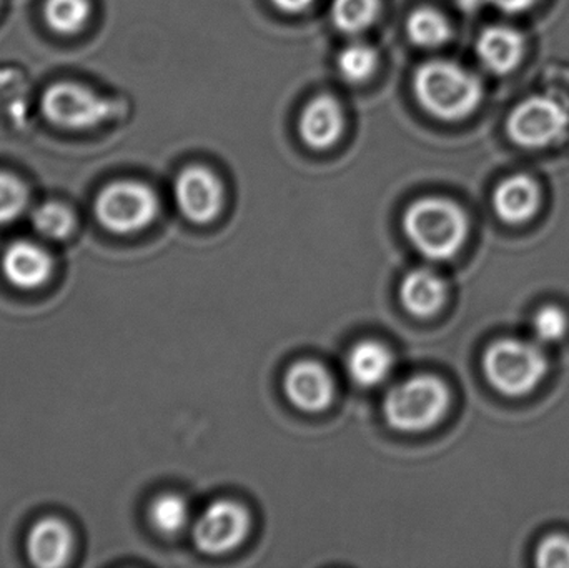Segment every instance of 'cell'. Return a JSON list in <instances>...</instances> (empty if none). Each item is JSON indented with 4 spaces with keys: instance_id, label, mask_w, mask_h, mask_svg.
Wrapping results in <instances>:
<instances>
[{
    "instance_id": "28",
    "label": "cell",
    "mask_w": 569,
    "mask_h": 568,
    "mask_svg": "<svg viewBox=\"0 0 569 568\" xmlns=\"http://www.w3.org/2000/svg\"><path fill=\"white\" fill-rule=\"evenodd\" d=\"M277 9L283 10L288 13H298L307 10L315 0H272Z\"/></svg>"
},
{
    "instance_id": "20",
    "label": "cell",
    "mask_w": 569,
    "mask_h": 568,
    "mask_svg": "<svg viewBox=\"0 0 569 568\" xmlns=\"http://www.w3.org/2000/svg\"><path fill=\"white\" fill-rule=\"evenodd\" d=\"M380 0H331V22L341 32L357 36L373 26Z\"/></svg>"
},
{
    "instance_id": "5",
    "label": "cell",
    "mask_w": 569,
    "mask_h": 568,
    "mask_svg": "<svg viewBox=\"0 0 569 568\" xmlns=\"http://www.w3.org/2000/svg\"><path fill=\"white\" fill-rule=\"evenodd\" d=\"M97 220L120 236L136 233L152 223L159 212V199L146 183L120 180L110 183L96 200Z\"/></svg>"
},
{
    "instance_id": "6",
    "label": "cell",
    "mask_w": 569,
    "mask_h": 568,
    "mask_svg": "<svg viewBox=\"0 0 569 568\" xmlns=\"http://www.w3.org/2000/svg\"><path fill=\"white\" fill-rule=\"evenodd\" d=\"M569 112L553 97L535 96L515 107L507 132L517 146L545 149L567 136Z\"/></svg>"
},
{
    "instance_id": "9",
    "label": "cell",
    "mask_w": 569,
    "mask_h": 568,
    "mask_svg": "<svg viewBox=\"0 0 569 568\" xmlns=\"http://www.w3.org/2000/svg\"><path fill=\"white\" fill-rule=\"evenodd\" d=\"M180 212L193 223H209L223 206V187L212 170L192 166L182 170L173 186Z\"/></svg>"
},
{
    "instance_id": "14",
    "label": "cell",
    "mask_w": 569,
    "mask_h": 568,
    "mask_svg": "<svg viewBox=\"0 0 569 568\" xmlns=\"http://www.w3.org/2000/svg\"><path fill=\"white\" fill-rule=\"evenodd\" d=\"M72 552V534L62 520L42 519L27 536V556L33 566L59 568L66 566Z\"/></svg>"
},
{
    "instance_id": "3",
    "label": "cell",
    "mask_w": 569,
    "mask_h": 568,
    "mask_svg": "<svg viewBox=\"0 0 569 568\" xmlns=\"http://www.w3.org/2000/svg\"><path fill=\"white\" fill-rule=\"evenodd\" d=\"M450 406V392L433 376H413L388 390L383 416L398 432H423L437 426Z\"/></svg>"
},
{
    "instance_id": "2",
    "label": "cell",
    "mask_w": 569,
    "mask_h": 568,
    "mask_svg": "<svg viewBox=\"0 0 569 568\" xmlns=\"http://www.w3.org/2000/svg\"><path fill=\"white\" fill-rule=\"evenodd\" d=\"M403 229L411 246L430 260L457 256L468 236L461 207L443 197H425L408 207Z\"/></svg>"
},
{
    "instance_id": "22",
    "label": "cell",
    "mask_w": 569,
    "mask_h": 568,
    "mask_svg": "<svg viewBox=\"0 0 569 568\" xmlns=\"http://www.w3.org/2000/svg\"><path fill=\"white\" fill-rule=\"evenodd\" d=\"M47 23L59 33H76L89 19V0H47L43 7Z\"/></svg>"
},
{
    "instance_id": "18",
    "label": "cell",
    "mask_w": 569,
    "mask_h": 568,
    "mask_svg": "<svg viewBox=\"0 0 569 568\" xmlns=\"http://www.w3.org/2000/svg\"><path fill=\"white\" fill-rule=\"evenodd\" d=\"M407 32L415 46L438 49L450 40L451 27L443 13L421 7L408 17Z\"/></svg>"
},
{
    "instance_id": "11",
    "label": "cell",
    "mask_w": 569,
    "mask_h": 568,
    "mask_svg": "<svg viewBox=\"0 0 569 568\" xmlns=\"http://www.w3.org/2000/svg\"><path fill=\"white\" fill-rule=\"evenodd\" d=\"M52 267L49 252L30 240H16L2 256L3 277L17 289L33 290L43 286Z\"/></svg>"
},
{
    "instance_id": "21",
    "label": "cell",
    "mask_w": 569,
    "mask_h": 568,
    "mask_svg": "<svg viewBox=\"0 0 569 568\" xmlns=\"http://www.w3.org/2000/svg\"><path fill=\"white\" fill-rule=\"evenodd\" d=\"M378 52L363 42L350 43L338 56V72L347 82H367L378 69Z\"/></svg>"
},
{
    "instance_id": "12",
    "label": "cell",
    "mask_w": 569,
    "mask_h": 568,
    "mask_svg": "<svg viewBox=\"0 0 569 568\" xmlns=\"http://www.w3.org/2000/svg\"><path fill=\"white\" fill-rule=\"evenodd\" d=\"M527 52V40L520 30L507 26L485 29L477 40V56L485 69L497 76L513 72Z\"/></svg>"
},
{
    "instance_id": "17",
    "label": "cell",
    "mask_w": 569,
    "mask_h": 568,
    "mask_svg": "<svg viewBox=\"0 0 569 568\" xmlns=\"http://www.w3.org/2000/svg\"><path fill=\"white\" fill-rule=\"evenodd\" d=\"M395 357L391 350L377 340L357 343L347 356V373L351 382L371 389L380 386L393 372Z\"/></svg>"
},
{
    "instance_id": "24",
    "label": "cell",
    "mask_w": 569,
    "mask_h": 568,
    "mask_svg": "<svg viewBox=\"0 0 569 568\" xmlns=\"http://www.w3.org/2000/svg\"><path fill=\"white\" fill-rule=\"evenodd\" d=\"M27 190L19 179L0 172V226L16 220L26 210Z\"/></svg>"
},
{
    "instance_id": "8",
    "label": "cell",
    "mask_w": 569,
    "mask_h": 568,
    "mask_svg": "<svg viewBox=\"0 0 569 568\" xmlns=\"http://www.w3.org/2000/svg\"><path fill=\"white\" fill-rule=\"evenodd\" d=\"M249 529L250 516L242 504L216 500L196 520L193 542L207 556H223L243 542Z\"/></svg>"
},
{
    "instance_id": "16",
    "label": "cell",
    "mask_w": 569,
    "mask_h": 568,
    "mask_svg": "<svg viewBox=\"0 0 569 568\" xmlns=\"http://www.w3.org/2000/svg\"><path fill=\"white\" fill-rule=\"evenodd\" d=\"M540 187L527 176L503 180L493 193L497 216L507 223H523L540 209Z\"/></svg>"
},
{
    "instance_id": "26",
    "label": "cell",
    "mask_w": 569,
    "mask_h": 568,
    "mask_svg": "<svg viewBox=\"0 0 569 568\" xmlns=\"http://www.w3.org/2000/svg\"><path fill=\"white\" fill-rule=\"evenodd\" d=\"M537 566L541 568H569V539L563 536L548 537L537 552Z\"/></svg>"
},
{
    "instance_id": "15",
    "label": "cell",
    "mask_w": 569,
    "mask_h": 568,
    "mask_svg": "<svg viewBox=\"0 0 569 568\" xmlns=\"http://www.w3.org/2000/svg\"><path fill=\"white\" fill-rule=\"evenodd\" d=\"M448 287L443 277L428 267L411 270L401 280L400 300L415 317H431L447 302Z\"/></svg>"
},
{
    "instance_id": "19",
    "label": "cell",
    "mask_w": 569,
    "mask_h": 568,
    "mask_svg": "<svg viewBox=\"0 0 569 568\" xmlns=\"http://www.w3.org/2000/svg\"><path fill=\"white\" fill-rule=\"evenodd\" d=\"M190 517L189 502L179 494H162L150 504V524L162 536H179L189 526Z\"/></svg>"
},
{
    "instance_id": "23",
    "label": "cell",
    "mask_w": 569,
    "mask_h": 568,
    "mask_svg": "<svg viewBox=\"0 0 569 568\" xmlns=\"http://www.w3.org/2000/svg\"><path fill=\"white\" fill-rule=\"evenodd\" d=\"M32 223L40 236L49 240H62L76 226L73 213L62 203L47 202L33 210Z\"/></svg>"
},
{
    "instance_id": "27",
    "label": "cell",
    "mask_w": 569,
    "mask_h": 568,
    "mask_svg": "<svg viewBox=\"0 0 569 568\" xmlns=\"http://www.w3.org/2000/svg\"><path fill=\"white\" fill-rule=\"evenodd\" d=\"M537 2L538 0H488V3L507 13L527 12Z\"/></svg>"
},
{
    "instance_id": "1",
    "label": "cell",
    "mask_w": 569,
    "mask_h": 568,
    "mask_svg": "<svg viewBox=\"0 0 569 568\" xmlns=\"http://www.w3.org/2000/svg\"><path fill=\"white\" fill-rule=\"evenodd\" d=\"M413 89L428 113L448 122L471 116L483 99L480 79L451 60L423 63L415 73Z\"/></svg>"
},
{
    "instance_id": "29",
    "label": "cell",
    "mask_w": 569,
    "mask_h": 568,
    "mask_svg": "<svg viewBox=\"0 0 569 568\" xmlns=\"http://www.w3.org/2000/svg\"><path fill=\"white\" fill-rule=\"evenodd\" d=\"M488 0H457L458 7L463 10H468V12H473V10L480 9L483 3H487Z\"/></svg>"
},
{
    "instance_id": "4",
    "label": "cell",
    "mask_w": 569,
    "mask_h": 568,
    "mask_svg": "<svg viewBox=\"0 0 569 568\" xmlns=\"http://www.w3.org/2000/svg\"><path fill=\"white\" fill-rule=\"evenodd\" d=\"M488 382L507 397L533 392L547 376L548 362L537 343L505 339L487 350L483 359Z\"/></svg>"
},
{
    "instance_id": "25",
    "label": "cell",
    "mask_w": 569,
    "mask_h": 568,
    "mask_svg": "<svg viewBox=\"0 0 569 568\" xmlns=\"http://www.w3.org/2000/svg\"><path fill=\"white\" fill-rule=\"evenodd\" d=\"M568 330L567 313L558 307H543L533 319V333L538 343H557Z\"/></svg>"
},
{
    "instance_id": "7",
    "label": "cell",
    "mask_w": 569,
    "mask_h": 568,
    "mask_svg": "<svg viewBox=\"0 0 569 568\" xmlns=\"http://www.w3.org/2000/svg\"><path fill=\"white\" fill-rule=\"evenodd\" d=\"M43 116L63 129H89L109 119L113 106L79 83L60 82L42 97Z\"/></svg>"
},
{
    "instance_id": "10",
    "label": "cell",
    "mask_w": 569,
    "mask_h": 568,
    "mask_svg": "<svg viewBox=\"0 0 569 568\" xmlns=\"http://www.w3.org/2000/svg\"><path fill=\"white\" fill-rule=\"evenodd\" d=\"M283 387L288 400L303 412H320L327 409L335 396V383L330 372L313 360L293 363L284 373Z\"/></svg>"
},
{
    "instance_id": "13",
    "label": "cell",
    "mask_w": 569,
    "mask_h": 568,
    "mask_svg": "<svg viewBox=\"0 0 569 568\" xmlns=\"http://www.w3.org/2000/svg\"><path fill=\"white\" fill-rule=\"evenodd\" d=\"M298 130L303 142L311 149H330L343 132V110L340 103L330 96L315 97L305 106Z\"/></svg>"
}]
</instances>
